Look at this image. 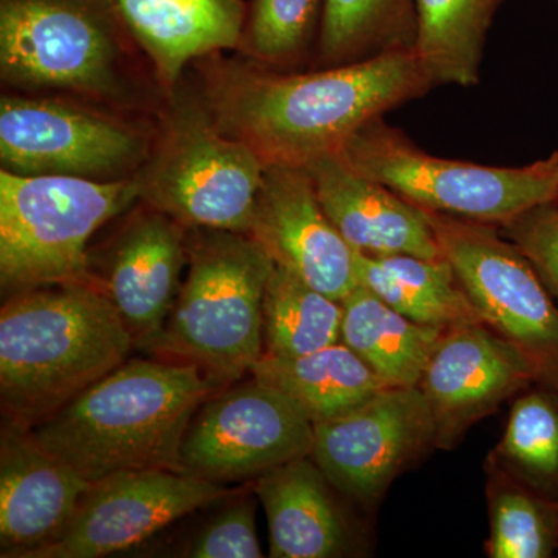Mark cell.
Listing matches in <instances>:
<instances>
[{
  "instance_id": "277c9868",
  "label": "cell",
  "mask_w": 558,
  "mask_h": 558,
  "mask_svg": "<svg viewBox=\"0 0 558 558\" xmlns=\"http://www.w3.org/2000/svg\"><path fill=\"white\" fill-rule=\"evenodd\" d=\"M134 344L98 282L17 290L0 312L5 418L35 427L119 368Z\"/></svg>"
},
{
  "instance_id": "d4e9b609",
  "label": "cell",
  "mask_w": 558,
  "mask_h": 558,
  "mask_svg": "<svg viewBox=\"0 0 558 558\" xmlns=\"http://www.w3.org/2000/svg\"><path fill=\"white\" fill-rule=\"evenodd\" d=\"M416 35L414 0H325L310 69L339 68L414 50Z\"/></svg>"
},
{
  "instance_id": "4dcf8cb0",
  "label": "cell",
  "mask_w": 558,
  "mask_h": 558,
  "mask_svg": "<svg viewBox=\"0 0 558 558\" xmlns=\"http://www.w3.org/2000/svg\"><path fill=\"white\" fill-rule=\"evenodd\" d=\"M186 557L193 558H259L263 557L256 534L255 505L245 498L219 513L196 542Z\"/></svg>"
},
{
  "instance_id": "9a60e30c",
  "label": "cell",
  "mask_w": 558,
  "mask_h": 558,
  "mask_svg": "<svg viewBox=\"0 0 558 558\" xmlns=\"http://www.w3.org/2000/svg\"><path fill=\"white\" fill-rule=\"evenodd\" d=\"M248 234L330 299L343 301L359 286L354 248L326 215L307 168L267 165Z\"/></svg>"
},
{
  "instance_id": "4316f807",
  "label": "cell",
  "mask_w": 558,
  "mask_h": 558,
  "mask_svg": "<svg viewBox=\"0 0 558 558\" xmlns=\"http://www.w3.org/2000/svg\"><path fill=\"white\" fill-rule=\"evenodd\" d=\"M488 461L543 497L558 501V395L543 387L521 395Z\"/></svg>"
},
{
  "instance_id": "ffe728a7",
  "label": "cell",
  "mask_w": 558,
  "mask_h": 558,
  "mask_svg": "<svg viewBox=\"0 0 558 558\" xmlns=\"http://www.w3.org/2000/svg\"><path fill=\"white\" fill-rule=\"evenodd\" d=\"M332 484L311 457L292 459L256 478L266 510L270 557L332 558L354 553L355 535Z\"/></svg>"
},
{
  "instance_id": "603a6c76",
  "label": "cell",
  "mask_w": 558,
  "mask_h": 558,
  "mask_svg": "<svg viewBox=\"0 0 558 558\" xmlns=\"http://www.w3.org/2000/svg\"><path fill=\"white\" fill-rule=\"evenodd\" d=\"M250 376L284 392L314 424L341 416L387 388L343 341L296 357L264 354Z\"/></svg>"
},
{
  "instance_id": "8fae6325",
  "label": "cell",
  "mask_w": 558,
  "mask_h": 558,
  "mask_svg": "<svg viewBox=\"0 0 558 558\" xmlns=\"http://www.w3.org/2000/svg\"><path fill=\"white\" fill-rule=\"evenodd\" d=\"M312 449L314 422L284 392L252 377L205 400L183 439L180 468L236 483L311 457Z\"/></svg>"
},
{
  "instance_id": "ac0fdd59",
  "label": "cell",
  "mask_w": 558,
  "mask_h": 558,
  "mask_svg": "<svg viewBox=\"0 0 558 558\" xmlns=\"http://www.w3.org/2000/svg\"><path fill=\"white\" fill-rule=\"evenodd\" d=\"M306 168L326 215L352 248L371 256H444L424 209L352 170L339 154Z\"/></svg>"
},
{
  "instance_id": "5b68a950",
  "label": "cell",
  "mask_w": 558,
  "mask_h": 558,
  "mask_svg": "<svg viewBox=\"0 0 558 558\" xmlns=\"http://www.w3.org/2000/svg\"><path fill=\"white\" fill-rule=\"evenodd\" d=\"M186 267L167 325L149 348L199 366L226 388L264 355V295L275 263L250 234L190 229Z\"/></svg>"
},
{
  "instance_id": "9c48e42d",
  "label": "cell",
  "mask_w": 558,
  "mask_h": 558,
  "mask_svg": "<svg viewBox=\"0 0 558 558\" xmlns=\"http://www.w3.org/2000/svg\"><path fill=\"white\" fill-rule=\"evenodd\" d=\"M156 116H132L58 95L3 92L0 170L102 182L132 179L153 148Z\"/></svg>"
},
{
  "instance_id": "d6986e66",
  "label": "cell",
  "mask_w": 558,
  "mask_h": 558,
  "mask_svg": "<svg viewBox=\"0 0 558 558\" xmlns=\"http://www.w3.org/2000/svg\"><path fill=\"white\" fill-rule=\"evenodd\" d=\"M165 95L202 58L240 49L248 0H117Z\"/></svg>"
},
{
  "instance_id": "7402d4cb",
  "label": "cell",
  "mask_w": 558,
  "mask_h": 558,
  "mask_svg": "<svg viewBox=\"0 0 558 558\" xmlns=\"http://www.w3.org/2000/svg\"><path fill=\"white\" fill-rule=\"evenodd\" d=\"M341 304V341L385 387H418L444 330L407 318L363 286Z\"/></svg>"
},
{
  "instance_id": "6da1fadb",
  "label": "cell",
  "mask_w": 558,
  "mask_h": 558,
  "mask_svg": "<svg viewBox=\"0 0 558 558\" xmlns=\"http://www.w3.org/2000/svg\"><path fill=\"white\" fill-rule=\"evenodd\" d=\"M190 70L219 130L266 167L306 168L339 154L363 124L438 87L414 50L290 72L215 53Z\"/></svg>"
},
{
  "instance_id": "cb8c5ba5",
  "label": "cell",
  "mask_w": 558,
  "mask_h": 558,
  "mask_svg": "<svg viewBox=\"0 0 558 558\" xmlns=\"http://www.w3.org/2000/svg\"><path fill=\"white\" fill-rule=\"evenodd\" d=\"M414 2L417 16L414 53L436 86H476L488 32L506 0Z\"/></svg>"
},
{
  "instance_id": "1f68e13d",
  "label": "cell",
  "mask_w": 558,
  "mask_h": 558,
  "mask_svg": "<svg viewBox=\"0 0 558 558\" xmlns=\"http://www.w3.org/2000/svg\"><path fill=\"white\" fill-rule=\"evenodd\" d=\"M557 202H558V196H557Z\"/></svg>"
},
{
  "instance_id": "8992f818",
  "label": "cell",
  "mask_w": 558,
  "mask_h": 558,
  "mask_svg": "<svg viewBox=\"0 0 558 558\" xmlns=\"http://www.w3.org/2000/svg\"><path fill=\"white\" fill-rule=\"evenodd\" d=\"M266 163L219 130L190 73L157 110L148 159L134 175L138 201L186 229L248 234Z\"/></svg>"
},
{
  "instance_id": "ba28073f",
  "label": "cell",
  "mask_w": 558,
  "mask_h": 558,
  "mask_svg": "<svg viewBox=\"0 0 558 558\" xmlns=\"http://www.w3.org/2000/svg\"><path fill=\"white\" fill-rule=\"evenodd\" d=\"M339 156L417 207L476 222L505 226L558 196V150L519 168L440 159L384 116L363 124Z\"/></svg>"
},
{
  "instance_id": "4fadbf2b",
  "label": "cell",
  "mask_w": 558,
  "mask_h": 558,
  "mask_svg": "<svg viewBox=\"0 0 558 558\" xmlns=\"http://www.w3.org/2000/svg\"><path fill=\"white\" fill-rule=\"evenodd\" d=\"M233 495L223 484L182 470H121L92 483L60 537L27 558H100L121 553Z\"/></svg>"
},
{
  "instance_id": "e0dca14e",
  "label": "cell",
  "mask_w": 558,
  "mask_h": 558,
  "mask_svg": "<svg viewBox=\"0 0 558 558\" xmlns=\"http://www.w3.org/2000/svg\"><path fill=\"white\" fill-rule=\"evenodd\" d=\"M90 486L44 449L32 428L7 418L0 438L2 557L27 558L60 537Z\"/></svg>"
},
{
  "instance_id": "52a82bcc",
  "label": "cell",
  "mask_w": 558,
  "mask_h": 558,
  "mask_svg": "<svg viewBox=\"0 0 558 558\" xmlns=\"http://www.w3.org/2000/svg\"><path fill=\"white\" fill-rule=\"evenodd\" d=\"M134 178L17 175L0 170V282L3 290L98 282L87 245L137 204Z\"/></svg>"
},
{
  "instance_id": "30bf717a",
  "label": "cell",
  "mask_w": 558,
  "mask_h": 558,
  "mask_svg": "<svg viewBox=\"0 0 558 558\" xmlns=\"http://www.w3.org/2000/svg\"><path fill=\"white\" fill-rule=\"evenodd\" d=\"M424 211L481 322L520 349L537 387L558 395V304L526 256L495 223Z\"/></svg>"
},
{
  "instance_id": "44dd1931",
  "label": "cell",
  "mask_w": 558,
  "mask_h": 558,
  "mask_svg": "<svg viewBox=\"0 0 558 558\" xmlns=\"http://www.w3.org/2000/svg\"><path fill=\"white\" fill-rule=\"evenodd\" d=\"M359 286L418 325L446 330L481 322L446 256H371L354 250Z\"/></svg>"
},
{
  "instance_id": "7a4b0ae2",
  "label": "cell",
  "mask_w": 558,
  "mask_h": 558,
  "mask_svg": "<svg viewBox=\"0 0 558 558\" xmlns=\"http://www.w3.org/2000/svg\"><path fill=\"white\" fill-rule=\"evenodd\" d=\"M3 92L154 117L167 95L117 0H0Z\"/></svg>"
},
{
  "instance_id": "484cf974",
  "label": "cell",
  "mask_w": 558,
  "mask_h": 558,
  "mask_svg": "<svg viewBox=\"0 0 558 558\" xmlns=\"http://www.w3.org/2000/svg\"><path fill=\"white\" fill-rule=\"evenodd\" d=\"M341 319V301L275 264L264 295V354L296 357L339 343Z\"/></svg>"
},
{
  "instance_id": "7c38bea8",
  "label": "cell",
  "mask_w": 558,
  "mask_h": 558,
  "mask_svg": "<svg viewBox=\"0 0 558 558\" xmlns=\"http://www.w3.org/2000/svg\"><path fill=\"white\" fill-rule=\"evenodd\" d=\"M436 449V424L418 387L381 388L354 410L314 424L317 462L336 490L363 508Z\"/></svg>"
},
{
  "instance_id": "5bb4252c",
  "label": "cell",
  "mask_w": 558,
  "mask_h": 558,
  "mask_svg": "<svg viewBox=\"0 0 558 558\" xmlns=\"http://www.w3.org/2000/svg\"><path fill=\"white\" fill-rule=\"evenodd\" d=\"M531 385L537 379L529 360L484 323L442 332L418 384L435 418L436 449H454L481 418Z\"/></svg>"
},
{
  "instance_id": "3957f363",
  "label": "cell",
  "mask_w": 558,
  "mask_h": 558,
  "mask_svg": "<svg viewBox=\"0 0 558 558\" xmlns=\"http://www.w3.org/2000/svg\"><path fill=\"white\" fill-rule=\"evenodd\" d=\"M222 388L193 363L128 359L32 433L90 483L121 470H182L191 421Z\"/></svg>"
},
{
  "instance_id": "83f0119b",
  "label": "cell",
  "mask_w": 558,
  "mask_h": 558,
  "mask_svg": "<svg viewBox=\"0 0 558 558\" xmlns=\"http://www.w3.org/2000/svg\"><path fill=\"white\" fill-rule=\"evenodd\" d=\"M490 558H548L558 549V501L543 497L487 462Z\"/></svg>"
},
{
  "instance_id": "f1b7e54d",
  "label": "cell",
  "mask_w": 558,
  "mask_h": 558,
  "mask_svg": "<svg viewBox=\"0 0 558 558\" xmlns=\"http://www.w3.org/2000/svg\"><path fill=\"white\" fill-rule=\"evenodd\" d=\"M325 0H248L236 53L266 68L306 70L314 60Z\"/></svg>"
},
{
  "instance_id": "f546056e",
  "label": "cell",
  "mask_w": 558,
  "mask_h": 558,
  "mask_svg": "<svg viewBox=\"0 0 558 558\" xmlns=\"http://www.w3.org/2000/svg\"><path fill=\"white\" fill-rule=\"evenodd\" d=\"M499 230L526 256L558 304V202L527 209Z\"/></svg>"
},
{
  "instance_id": "2e32d148",
  "label": "cell",
  "mask_w": 558,
  "mask_h": 558,
  "mask_svg": "<svg viewBox=\"0 0 558 558\" xmlns=\"http://www.w3.org/2000/svg\"><path fill=\"white\" fill-rule=\"evenodd\" d=\"M190 229L137 201L106 253L98 284L119 311L135 343L149 348L160 336L189 264Z\"/></svg>"
}]
</instances>
